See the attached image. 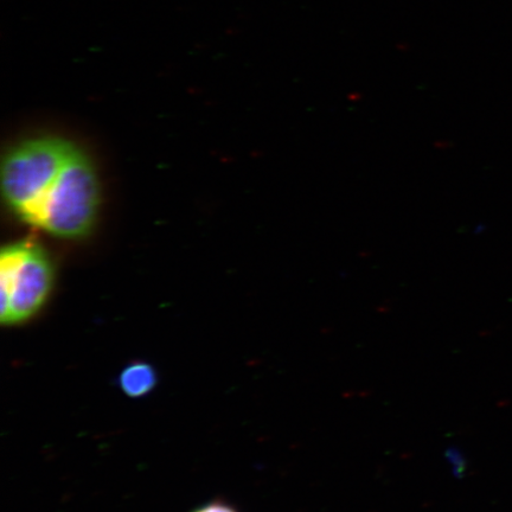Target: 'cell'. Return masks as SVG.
<instances>
[{"label":"cell","instance_id":"obj_5","mask_svg":"<svg viewBox=\"0 0 512 512\" xmlns=\"http://www.w3.org/2000/svg\"><path fill=\"white\" fill-rule=\"evenodd\" d=\"M190 512H239L238 509L234 507V505L222 501V499H214V501H210L200 505L196 509Z\"/></svg>","mask_w":512,"mask_h":512},{"label":"cell","instance_id":"obj_2","mask_svg":"<svg viewBox=\"0 0 512 512\" xmlns=\"http://www.w3.org/2000/svg\"><path fill=\"white\" fill-rule=\"evenodd\" d=\"M0 256V322L16 328L34 320L48 303L53 267L43 249L31 242L5 247Z\"/></svg>","mask_w":512,"mask_h":512},{"label":"cell","instance_id":"obj_3","mask_svg":"<svg viewBox=\"0 0 512 512\" xmlns=\"http://www.w3.org/2000/svg\"><path fill=\"white\" fill-rule=\"evenodd\" d=\"M75 149L73 144L64 140L44 138L21 144L5 157L3 195L22 219Z\"/></svg>","mask_w":512,"mask_h":512},{"label":"cell","instance_id":"obj_1","mask_svg":"<svg viewBox=\"0 0 512 512\" xmlns=\"http://www.w3.org/2000/svg\"><path fill=\"white\" fill-rule=\"evenodd\" d=\"M98 207V178L91 162L75 149L24 220L60 238H79L92 228Z\"/></svg>","mask_w":512,"mask_h":512},{"label":"cell","instance_id":"obj_4","mask_svg":"<svg viewBox=\"0 0 512 512\" xmlns=\"http://www.w3.org/2000/svg\"><path fill=\"white\" fill-rule=\"evenodd\" d=\"M159 383L158 370L152 363L134 360L121 369L117 386L130 399H143L155 390Z\"/></svg>","mask_w":512,"mask_h":512}]
</instances>
